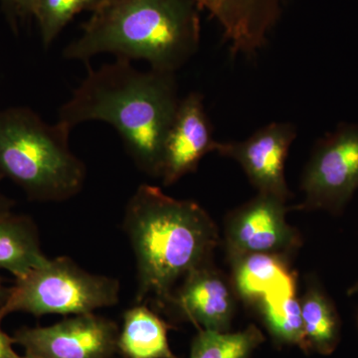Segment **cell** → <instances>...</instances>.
Returning <instances> with one entry per match:
<instances>
[{"instance_id": "1", "label": "cell", "mask_w": 358, "mask_h": 358, "mask_svg": "<svg viewBox=\"0 0 358 358\" xmlns=\"http://www.w3.org/2000/svg\"><path fill=\"white\" fill-rule=\"evenodd\" d=\"M180 98L176 73L141 71L115 59L88 74L61 106L58 122L73 129L86 122L109 124L136 166L159 178L162 148Z\"/></svg>"}, {"instance_id": "2", "label": "cell", "mask_w": 358, "mask_h": 358, "mask_svg": "<svg viewBox=\"0 0 358 358\" xmlns=\"http://www.w3.org/2000/svg\"><path fill=\"white\" fill-rule=\"evenodd\" d=\"M122 225L136 257V303L152 298L162 308L179 280L212 264L220 239L215 222L199 203L173 199L154 185L136 188Z\"/></svg>"}, {"instance_id": "3", "label": "cell", "mask_w": 358, "mask_h": 358, "mask_svg": "<svg viewBox=\"0 0 358 358\" xmlns=\"http://www.w3.org/2000/svg\"><path fill=\"white\" fill-rule=\"evenodd\" d=\"M199 10L195 0H103L63 57L88 64L110 53L176 73L199 50Z\"/></svg>"}, {"instance_id": "4", "label": "cell", "mask_w": 358, "mask_h": 358, "mask_svg": "<svg viewBox=\"0 0 358 358\" xmlns=\"http://www.w3.org/2000/svg\"><path fill=\"white\" fill-rule=\"evenodd\" d=\"M71 131L62 122H45L28 107L0 110V178L20 186L33 201L76 196L87 169L71 150Z\"/></svg>"}, {"instance_id": "5", "label": "cell", "mask_w": 358, "mask_h": 358, "mask_svg": "<svg viewBox=\"0 0 358 358\" xmlns=\"http://www.w3.org/2000/svg\"><path fill=\"white\" fill-rule=\"evenodd\" d=\"M120 289L114 278L92 274L72 259L59 257L16 280L0 308L6 315L15 312L35 317L85 315L117 305Z\"/></svg>"}, {"instance_id": "6", "label": "cell", "mask_w": 358, "mask_h": 358, "mask_svg": "<svg viewBox=\"0 0 358 358\" xmlns=\"http://www.w3.org/2000/svg\"><path fill=\"white\" fill-rule=\"evenodd\" d=\"M358 189V122H341L315 143L301 179L294 209L341 215Z\"/></svg>"}, {"instance_id": "7", "label": "cell", "mask_w": 358, "mask_h": 358, "mask_svg": "<svg viewBox=\"0 0 358 358\" xmlns=\"http://www.w3.org/2000/svg\"><path fill=\"white\" fill-rule=\"evenodd\" d=\"M287 211L286 201L263 193L231 211L224 232L230 261L257 253L286 257L300 248V233L287 221Z\"/></svg>"}, {"instance_id": "8", "label": "cell", "mask_w": 358, "mask_h": 358, "mask_svg": "<svg viewBox=\"0 0 358 358\" xmlns=\"http://www.w3.org/2000/svg\"><path fill=\"white\" fill-rule=\"evenodd\" d=\"M296 136L293 122H270L246 140L218 141L215 152L235 160L258 193L287 202L291 192L285 178V164Z\"/></svg>"}, {"instance_id": "9", "label": "cell", "mask_w": 358, "mask_h": 358, "mask_svg": "<svg viewBox=\"0 0 358 358\" xmlns=\"http://www.w3.org/2000/svg\"><path fill=\"white\" fill-rule=\"evenodd\" d=\"M117 338L114 322L92 313L21 329L13 339L32 358H107L117 346Z\"/></svg>"}, {"instance_id": "10", "label": "cell", "mask_w": 358, "mask_h": 358, "mask_svg": "<svg viewBox=\"0 0 358 358\" xmlns=\"http://www.w3.org/2000/svg\"><path fill=\"white\" fill-rule=\"evenodd\" d=\"M218 141L203 103V96L192 92L180 99L162 148L159 178L171 186L196 171L205 155L215 152Z\"/></svg>"}, {"instance_id": "11", "label": "cell", "mask_w": 358, "mask_h": 358, "mask_svg": "<svg viewBox=\"0 0 358 358\" xmlns=\"http://www.w3.org/2000/svg\"><path fill=\"white\" fill-rule=\"evenodd\" d=\"M217 21L233 55L255 56L281 16L284 0H195Z\"/></svg>"}, {"instance_id": "12", "label": "cell", "mask_w": 358, "mask_h": 358, "mask_svg": "<svg viewBox=\"0 0 358 358\" xmlns=\"http://www.w3.org/2000/svg\"><path fill=\"white\" fill-rule=\"evenodd\" d=\"M169 307L202 329L228 331L235 312V296L230 282L208 264L186 275Z\"/></svg>"}, {"instance_id": "13", "label": "cell", "mask_w": 358, "mask_h": 358, "mask_svg": "<svg viewBox=\"0 0 358 358\" xmlns=\"http://www.w3.org/2000/svg\"><path fill=\"white\" fill-rule=\"evenodd\" d=\"M233 286L245 301L256 303L271 294L296 289V277L286 257L250 254L231 261Z\"/></svg>"}, {"instance_id": "14", "label": "cell", "mask_w": 358, "mask_h": 358, "mask_svg": "<svg viewBox=\"0 0 358 358\" xmlns=\"http://www.w3.org/2000/svg\"><path fill=\"white\" fill-rule=\"evenodd\" d=\"M47 261L32 219L11 210L0 211V268L18 280Z\"/></svg>"}, {"instance_id": "15", "label": "cell", "mask_w": 358, "mask_h": 358, "mask_svg": "<svg viewBox=\"0 0 358 358\" xmlns=\"http://www.w3.org/2000/svg\"><path fill=\"white\" fill-rule=\"evenodd\" d=\"M301 319L305 352L331 355L341 338V322L338 310L319 282L312 280L301 298Z\"/></svg>"}, {"instance_id": "16", "label": "cell", "mask_w": 358, "mask_h": 358, "mask_svg": "<svg viewBox=\"0 0 358 358\" xmlns=\"http://www.w3.org/2000/svg\"><path fill=\"white\" fill-rule=\"evenodd\" d=\"M167 329L157 313L136 303L124 313L117 348L128 358H178L169 348Z\"/></svg>"}, {"instance_id": "17", "label": "cell", "mask_w": 358, "mask_h": 358, "mask_svg": "<svg viewBox=\"0 0 358 358\" xmlns=\"http://www.w3.org/2000/svg\"><path fill=\"white\" fill-rule=\"evenodd\" d=\"M256 305L264 324L275 343L298 345L303 350V319L296 289L265 296Z\"/></svg>"}, {"instance_id": "18", "label": "cell", "mask_w": 358, "mask_h": 358, "mask_svg": "<svg viewBox=\"0 0 358 358\" xmlns=\"http://www.w3.org/2000/svg\"><path fill=\"white\" fill-rule=\"evenodd\" d=\"M264 341L262 331L253 324L237 333L200 329L190 358H250Z\"/></svg>"}, {"instance_id": "19", "label": "cell", "mask_w": 358, "mask_h": 358, "mask_svg": "<svg viewBox=\"0 0 358 358\" xmlns=\"http://www.w3.org/2000/svg\"><path fill=\"white\" fill-rule=\"evenodd\" d=\"M103 0H37L33 17L38 24L42 43L48 48L70 21L83 11L96 10Z\"/></svg>"}, {"instance_id": "20", "label": "cell", "mask_w": 358, "mask_h": 358, "mask_svg": "<svg viewBox=\"0 0 358 358\" xmlns=\"http://www.w3.org/2000/svg\"><path fill=\"white\" fill-rule=\"evenodd\" d=\"M4 13L15 24L18 20L33 17L37 0H0Z\"/></svg>"}, {"instance_id": "21", "label": "cell", "mask_w": 358, "mask_h": 358, "mask_svg": "<svg viewBox=\"0 0 358 358\" xmlns=\"http://www.w3.org/2000/svg\"><path fill=\"white\" fill-rule=\"evenodd\" d=\"M6 317L0 308V358H21L13 350L14 339L7 336L1 329V322Z\"/></svg>"}, {"instance_id": "22", "label": "cell", "mask_w": 358, "mask_h": 358, "mask_svg": "<svg viewBox=\"0 0 358 358\" xmlns=\"http://www.w3.org/2000/svg\"><path fill=\"white\" fill-rule=\"evenodd\" d=\"M14 203L15 202L13 199H8L0 190V211L11 210Z\"/></svg>"}, {"instance_id": "23", "label": "cell", "mask_w": 358, "mask_h": 358, "mask_svg": "<svg viewBox=\"0 0 358 358\" xmlns=\"http://www.w3.org/2000/svg\"><path fill=\"white\" fill-rule=\"evenodd\" d=\"M9 289L6 288L4 287L3 282H2L1 277H0V307L3 306V303H6L7 296H8Z\"/></svg>"}, {"instance_id": "24", "label": "cell", "mask_w": 358, "mask_h": 358, "mask_svg": "<svg viewBox=\"0 0 358 358\" xmlns=\"http://www.w3.org/2000/svg\"><path fill=\"white\" fill-rule=\"evenodd\" d=\"M358 293V282H355L352 287H350V289H348V294L350 296H352V294Z\"/></svg>"}, {"instance_id": "25", "label": "cell", "mask_w": 358, "mask_h": 358, "mask_svg": "<svg viewBox=\"0 0 358 358\" xmlns=\"http://www.w3.org/2000/svg\"><path fill=\"white\" fill-rule=\"evenodd\" d=\"M21 358H32V357H21Z\"/></svg>"}]
</instances>
